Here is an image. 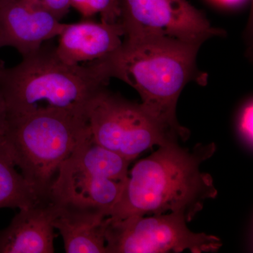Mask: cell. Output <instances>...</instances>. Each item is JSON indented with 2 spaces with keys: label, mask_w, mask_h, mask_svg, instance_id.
I'll list each match as a JSON object with an SVG mask.
<instances>
[{
  "label": "cell",
  "mask_w": 253,
  "mask_h": 253,
  "mask_svg": "<svg viewBox=\"0 0 253 253\" xmlns=\"http://www.w3.org/2000/svg\"><path fill=\"white\" fill-rule=\"evenodd\" d=\"M201 44L165 36L124 38L117 50L98 61L108 78L134 88L144 109L186 141L190 132L178 122L176 105L188 83L206 81L196 66Z\"/></svg>",
  "instance_id": "2"
},
{
  "label": "cell",
  "mask_w": 253,
  "mask_h": 253,
  "mask_svg": "<svg viewBox=\"0 0 253 253\" xmlns=\"http://www.w3.org/2000/svg\"><path fill=\"white\" fill-rule=\"evenodd\" d=\"M56 46L58 56L65 62L76 65L104 59L121 46L124 31L120 22H95L84 18L64 23Z\"/></svg>",
  "instance_id": "10"
},
{
  "label": "cell",
  "mask_w": 253,
  "mask_h": 253,
  "mask_svg": "<svg viewBox=\"0 0 253 253\" xmlns=\"http://www.w3.org/2000/svg\"><path fill=\"white\" fill-rule=\"evenodd\" d=\"M55 214L56 205L49 198L21 208L0 231V253H54Z\"/></svg>",
  "instance_id": "11"
},
{
  "label": "cell",
  "mask_w": 253,
  "mask_h": 253,
  "mask_svg": "<svg viewBox=\"0 0 253 253\" xmlns=\"http://www.w3.org/2000/svg\"><path fill=\"white\" fill-rule=\"evenodd\" d=\"M3 135V134H2ZM2 136L0 137V208L29 207L48 199L16 169Z\"/></svg>",
  "instance_id": "13"
},
{
  "label": "cell",
  "mask_w": 253,
  "mask_h": 253,
  "mask_svg": "<svg viewBox=\"0 0 253 253\" xmlns=\"http://www.w3.org/2000/svg\"><path fill=\"white\" fill-rule=\"evenodd\" d=\"M64 23L25 0H0V49L12 47L26 56L59 36Z\"/></svg>",
  "instance_id": "9"
},
{
  "label": "cell",
  "mask_w": 253,
  "mask_h": 253,
  "mask_svg": "<svg viewBox=\"0 0 253 253\" xmlns=\"http://www.w3.org/2000/svg\"><path fill=\"white\" fill-rule=\"evenodd\" d=\"M185 217L169 212L132 215L121 219L109 217L106 231L107 253H216L222 243L217 236L195 233Z\"/></svg>",
  "instance_id": "7"
},
{
  "label": "cell",
  "mask_w": 253,
  "mask_h": 253,
  "mask_svg": "<svg viewBox=\"0 0 253 253\" xmlns=\"http://www.w3.org/2000/svg\"><path fill=\"white\" fill-rule=\"evenodd\" d=\"M215 151L214 143L198 144L192 149L181 147L178 142L158 146L128 173L109 217L175 212L191 221L208 200L217 197L212 176L201 169Z\"/></svg>",
  "instance_id": "1"
},
{
  "label": "cell",
  "mask_w": 253,
  "mask_h": 253,
  "mask_svg": "<svg viewBox=\"0 0 253 253\" xmlns=\"http://www.w3.org/2000/svg\"><path fill=\"white\" fill-rule=\"evenodd\" d=\"M212 1L223 6H234L242 4L246 0H212Z\"/></svg>",
  "instance_id": "18"
},
{
  "label": "cell",
  "mask_w": 253,
  "mask_h": 253,
  "mask_svg": "<svg viewBox=\"0 0 253 253\" xmlns=\"http://www.w3.org/2000/svg\"><path fill=\"white\" fill-rule=\"evenodd\" d=\"M53 203L56 205L53 225L62 236L66 253H107V213L100 210Z\"/></svg>",
  "instance_id": "12"
},
{
  "label": "cell",
  "mask_w": 253,
  "mask_h": 253,
  "mask_svg": "<svg viewBox=\"0 0 253 253\" xmlns=\"http://www.w3.org/2000/svg\"><path fill=\"white\" fill-rule=\"evenodd\" d=\"M109 81L99 61L66 63L51 41L13 67L0 63V92L8 114L44 110L85 114L89 101Z\"/></svg>",
  "instance_id": "3"
},
{
  "label": "cell",
  "mask_w": 253,
  "mask_h": 253,
  "mask_svg": "<svg viewBox=\"0 0 253 253\" xmlns=\"http://www.w3.org/2000/svg\"><path fill=\"white\" fill-rule=\"evenodd\" d=\"M89 133L84 113L44 110L7 113L2 137L23 176L48 198L60 166Z\"/></svg>",
  "instance_id": "4"
},
{
  "label": "cell",
  "mask_w": 253,
  "mask_h": 253,
  "mask_svg": "<svg viewBox=\"0 0 253 253\" xmlns=\"http://www.w3.org/2000/svg\"><path fill=\"white\" fill-rule=\"evenodd\" d=\"M253 104L252 100H250L240 113L238 131L244 144L251 149H253Z\"/></svg>",
  "instance_id": "15"
},
{
  "label": "cell",
  "mask_w": 253,
  "mask_h": 253,
  "mask_svg": "<svg viewBox=\"0 0 253 253\" xmlns=\"http://www.w3.org/2000/svg\"><path fill=\"white\" fill-rule=\"evenodd\" d=\"M71 7L84 18L96 14L106 23L119 22L120 9L118 0H70Z\"/></svg>",
  "instance_id": "14"
},
{
  "label": "cell",
  "mask_w": 253,
  "mask_h": 253,
  "mask_svg": "<svg viewBox=\"0 0 253 253\" xmlns=\"http://www.w3.org/2000/svg\"><path fill=\"white\" fill-rule=\"evenodd\" d=\"M85 114L91 139L131 162L154 146L181 140L141 104L109 90L107 86L94 95Z\"/></svg>",
  "instance_id": "6"
},
{
  "label": "cell",
  "mask_w": 253,
  "mask_h": 253,
  "mask_svg": "<svg viewBox=\"0 0 253 253\" xmlns=\"http://www.w3.org/2000/svg\"><path fill=\"white\" fill-rule=\"evenodd\" d=\"M91 134L60 166L49 199L56 204L107 213L122 194L131 161L95 143Z\"/></svg>",
  "instance_id": "5"
},
{
  "label": "cell",
  "mask_w": 253,
  "mask_h": 253,
  "mask_svg": "<svg viewBox=\"0 0 253 253\" xmlns=\"http://www.w3.org/2000/svg\"><path fill=\"white\" fill-rule=\"evenodd\" d=\"M6 117H7V111H6V104H5L2 95L0 92V137L4 134Z\"/></svg>",
  "instance_id": "17"
},
{
  "label": "cell",
  "mask_w": 253,
  "mask_h": 253,
  "mask_svg": "<svg viewBox=\"0 0 253 253\" xmlns=\"http://www.w3.org/2000/svg\"><path fill=\"white\" fill-rule=\"evenodd\" d=\"M124 38L169 37L203 44L224 35L187 0H118Z\"/></svg>",
  "instance_id": "8"
},
{
  "label": "cell",
  "mask_w": 253,
  "mask_h": 253,
  "mask_svg": "<svg viewBox=\"0 0 253 253\" xmlns=\"http://www.w3.org/2000/svg\"><path fill=\"white\" fill-rule=\"evenodd\" d=\"M38 7L42 8L61 21L71 9L70 0H25Z\"/></svg>",
  "instance_id": "16"
}]
</instances>
